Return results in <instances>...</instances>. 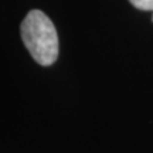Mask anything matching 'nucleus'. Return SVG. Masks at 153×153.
<instances>
[{
    "label": "nucleus",
    "instance_id": "obj_1",
    "mask_svg": "<svg viewBox=\"0 0 153 153\" xmlns=\"http://www.w3.org/2000/svg\"><path fill=\"white\" fill-rule=\"evenodd\" d=\"M22 40L40 65L48 67L58 58V34L50 17L41 10L27 13L20 26Z\"/></svg>",
    "mask_w": 153,
    "mask_h": 153
},
{
    "label": "nucleus",
    "instance_id": "obj_2",
    "mask_svg": "<svg viewBox=\"0 0 153 153\" xmlns=\"http://www.w3.org/2000/svg\"><path fill=\"white\" fill-rule=\"evenodd\" d=\"M132 6L143 11H153V0H129Z\"/></svg>",
    "mask_w": 153,
    "mask_h": 153
},
{
    "label": "nucleus",
    "instance_id": "obj_3",
    "mask_svg": "<svg viewBox=\"0 0 153 153\" xmlns=\"http://www.w3.org/2000/svg\"><path fill=\"white\" fill-rule=\"evenodd\" d=\"M152 23H153V14H152Z\"/></svg>",
    "mask_w": 153,
    "mask_h": 153
}]
</instances>
